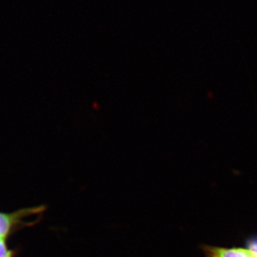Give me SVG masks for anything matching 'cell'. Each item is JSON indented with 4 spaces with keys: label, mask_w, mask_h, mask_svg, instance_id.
<instances>
[{
    "label": "cell",
    "mask_w": 257,
    "mask_h": 257,
    "mask_svg": "<svg viewBox=\"0 0 257 257\" xmlns=\"http://www.w3.org/2000/svg\"><path fill=\"white\" fill-rule=\"evenodd\" d=\"M8 240L0 238V257H15L17 250L10 249L7 244Z\"/></svg>",
    "instance_id": "cell-2"
},
{
    "label": "cell",
    "mask_w": 257,
    "mask_h": 257,
    "mask_svg": "<svg viewBox=\"0 0 257 257\" xmlns=\"http://www.w3.org/2000/svg\"><path fill=\"white\" fill-rule=\"evenodd\" d=\"M200 249L205 257H255L248 248H226L202 245Z\"/></svg>",
    "instance_id": "cell-1"
},
{
    "label": "cell",
    "mask_w": 257,
    "mask_h": 257,
    "mask_svg": "<svg viewBox=\"0 0 257 257\" xmlns=\"http://www.w3.org/2000/svg\"><path fill=\"white\" fill-rule=\"evenodd\" d=\"M247 248L253 253L254 256L257 257V237H252L247 241Z\"/></svg>",
    "instance_id": "cell-3"
}]
</instances>
